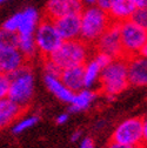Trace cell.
<instances>
[{"label":"cell","mask_w":147,"mask_h":148,"mask_svg":"<svg viewBox=\"0 0 147 148\" xmlns=\"http://www.w3.org/2000/svg\"><path fill=\"white\" fill-rule=\"evenodd\" d=\"M99 85L100 92L109 100H113L118 94L124 92L130 86L127 78V59H113L111 64L101 71Z\"/></svg>","instance_id":"cell-1"},{"label":"cell","mask_w":147,"mask_h":148,"mask_svg":"<svg viewBox=\"0 0 147 148\" xmlns=\"http://www.w3.org/2000/svg\"><path fill=\"white\" fill-rule=\"evenodd\" d=\"M80 38L86 44L94 46L98 39L106 32V29L112 25L107 11L100 8L99 6L84 8L80 13Z\"/></svg>","instance_id":"cell-2"},{"label":"cell","mask_w":147,"mask_h":148,"mask_svg":"<svg viewBox=\"0 0 147 148\" xmlns=\"http://www.w3.org/2000/svg\"><path fill=\"white\" fill-rule=\"evenodd\" d=\"M8 77L11 85L7 98L21 108L27 109L34 95V75L31 65L25 64Z\"/></svg>","instance_id":"cell-3"},{"label":"cell","mask_w":147,"mask_h":148,"mask_svg":"<svg viewBox=\"0 0 147 148\" xmlns=\"http://www.w3.org/2000/svg\"><path fill=\"white\" fill-rule=\"evenodd\" d=\"M91 45L86 44L81 39L63 41L60 47L54 52L49 59L57 64L61 69L82 66L89 58Z\"/></svg>","instance_id":"cell-4"},{"label":"cell","mask_w":147,"mask_h":148,"mask_svg":"<svg viewBox=\"0 0 147 148\" xmlns=\"http://www.w3.org/2000/svg\"><path fill=\"white\" fill-rule=\"evenodd\" d=\"M34 40L38 49V54L41 59L49 58L63 44V39L59 35L54 21L44 16L39 23L34 33Z\"/></svg>","instance_id":"cell-5"},{"label":"cell","mask_w":147,"mask_h":148,"mask_svg":"<svg viewBox=\"0 0 147 148\" xmlns=\"http://www.w3.org/2000/svg\"><path fill=\"white\" fill-rule=\"evenodd\" d=\"M119 29L124 58L127 59L138 55L142 46L147 42V31L138 26L132 20L120 23Z\"/></svg>","instance_id":"cell-6"},{"label":"cell","mask_w":147,"mask_h":148,"mask_svg":"<svg viewBox=\"0 0 147 148\" xmlns=\"http://www.w3.org/2000/svg\"><path fill=\"white\" fill-rule=\"evenodd\" d=\"M144 119L128 118L121 121L111 135V141L126 146H142Z\"/></svg>","instance_id":"cell-7"},{"label":"cell","mask_w":147,"mask_h":148,"mask_svg":"<svg viewBox=\"0 0 147 148\" xmlns=\"http://www.w3.org/2000/svg\"><path fill=\"white\" fill-rule=\"evenodd\" d=\"M94 49H95V52H101V53L108 54L112 59L124 58L119 24L112 23V25L106 29V32L94 44Z\"/></svg>","instance_id":"cell-8"},{"label":"cell","mask_w":147,"mask_h":148,"mask_svg":"<svg viewBox=\"0 0 147 148\" xmlns=\"http://www.w3.org/2000/svg\"><path fill=\"white\" fill-rule=\"evenodd\" d=\"M82 10L81 0H48L45 7V16L57 20L69 14H80Z\"/></svg>","instance_id":"cell-9"},{"label":"cell","mask_w":147,"mask_h":148,"mask_svg":"<svg viewBox=\"0 0 147 148\" xmlns=\"http://www.w3.org/2000/svg\"><path fill=\"white\" fill-rule=\"evenodd\" d=\"M127 78L132 86H147V59L139 54L127 58Z\"/></svg>","instance_id":"cell-10"},{"label":"cell","mask_w":147,"mask_h":148,"mask_svg":"<svg viewBox=\"0 0 147 148\" xmlns=\"http://www.w3.org/2000/svg\"><path fill=\"white\" fill-rule=\"evenodd\" d=\"M53 21L59 35L61 36L64 41L80 38V27H81L80 14H69Z\"/></svg>","instance_id":"cell-11"},{"label":"cell","mask_w":147,"mask_h":148,"mask_svg":"<svg viewBox=\"0 0 147 148\" xmlns=\"http://www.w3.org/2000/svg\"><path fill=\"white\" fill-rule=\"evenodd\" d=\"M25 64L27 61L18 48H0V73L10 75Z\"/></svg>","instance_id":"cell-12"},{"label":"cell","mask_w":147,"mask_h":148,"mask_svg":"<svg viewBox=\"0 0 147 148\" xmlns=\"http://www.w3.org/2000/svg\"><path fill=\"white\" fill-rule=\"evenodd\" d=\"M59 79L73 93H78L85 88V67L76 66L61 71Z\"/></svg>","instance_id":"cell-13"},{"label":"cell","mask_w":147,"mask_h":148,"mask_svg":"<svg viewBox=\"0 0 147 148\" xmlns=\"http://www.w3.org/2000/svg\"><path fill=\"white\" fill-rule=\"evenodd\" d=\"M26 109L18 106L10 98L0 100V131L12 125L16 119H19Z\"/></svg>","instance_id":"cell-14"},{"label":"cell","mask_w":147,"mask_h":148,"mask_svg":"<svg viewBox=\"0 0 147 148\" xmlns=\"http://www.w3.org/2000/svg\"><path fill=\"white\" fill-rule=\"evenodd\" d=\"M137 7L132 0H115L107 10V13L111 18L112 23H124L131 20L133 13L135 12Z\"/></svg>","instance_id":"cell-15"},{"label":"cell","mask_w":147,"mask_h":148,"mask_svg":"<svg viewBox=\"0 0 147 148\" xmlns=\"http://www.w3.org/2000/svg\"><path fill=\"white\" fill-rule=\"evenodd\" d=\"M20 13V24L18 28L19 35H34L35 29L41 21V15L34 7H26Z\"/></svg>","instance_id":"cell-16"},{"label":"cell","mask_w":147,"mask_h":148,"mask_svg":"<svg viewBox=\"0 0 147 148\" xmlns=\"http://www.w3.org/2000/svg\"><path fill=\"white\" fill-rule=\"evenodd\" d=\"M44 81H45L47 89L54 97H57L63 102L71 103V101L73 100V97H74V93H73L72 90H69L59 78L52 77V75H46L45 74Z\"/></svg>","instance_id":"cell-17"},{"label":"cell","mask_w":147,"mask_h":148,"mask_svg":"<svg viewBox=\"0 0 147 148\" xmlns=\"http://www.w3.org/2000/svg\"><path fill=\"white\" fill-rule=\"evenodd\" d=\"M97 98V93L94 90L88 89V88H84L82 90L74 93L73 100L71 101V106H69V110L72 113H78V112H84L89 108V106L92 105Z\"/></svg>","instance_id":"cell-18"},{"label":"cell","mask_w":147,"mask_h":148,"mask_svg":"<svg viewBox=\"0 0 147 148\" xmlns=\"http://www.w3.org/2000/svg\"><path fill=\"white\" fill-rule=\"evenodd\" d=\"M18 49L24 55L27 62L35 58V55L38 54V49H36L34 35H19Z\"/></svg>","instance_id":"cell-19"},{"label":"cell","mask_w":147,"mask_h":148,"mask_svg":"<svg viewBox=\"0 0 147 148\" xmlns=\"http://www.w3.org/2000/svg\"><path fill=\"white\" fill-rule=\"evenodd\" d=\"M84 67H85V88L91 89V87H93L97 82H99L100 73L102 69L93 58L88 59L84 65Z\"/></svg>","instance_id":"cell-20"},{"label":"cell","mask_w":147,"mask_h":148,"mask_svg":"<svg viewBox=\"0 0 147 148\" xmlns=\"http://www.w3.org/2000/svg\"><path fill=\"white\" fill-rule=\"evenodd\" d=\"M19 34L0 27V48H18Z\"/></svg>","instance_id":"cell-21"},{"label":"cell","mask_w":147,"mask_h":148,"mask_svg":"<svg viewBox=\"0 0 147 148\" xmlns=\"http://www.w3.org/2000/svg\"><path fill=\"white\" fill-rule=\"evenodd\" d=\"M38 122H39V116H36V115L27 116L25 119H21L20 121H18L13 126L12 132H13V134H20V133L27 131V129L32 128L35 123H38Z\"/></svg>","instance_id":"cell-22"},{"label":"cell","mask_w":147,"mask_h":148,"mask_svg":"<svg viewBox=\"0 0 147 148\" xmlns=\"http://www.w3.org/2000/svg\"><path fill=\"white\" fill-rule=\"evenodd\" d=\"M131 20L134 21L138 26L147 31V7L144 8H137L133 13Z\"/></svg>","instance_id":"cell-23"},{"label":"cell","mask_w":147,"mask_h":148,"mask_svg":"<svg viewBox=\"0 0 147 148\" xmlns=\"http://www.w3.org/2000/svg\"><path fill=\"white\" fill-rule=\"evenodd\" d=\"M41 60H43V64H44V71H45L46 75H52V77H57V78L60 77L63 69L57 64H54L49 58H45V59H41Z\"/></svg>","instance_id":"cell-24"},{"label":"cell","mask_w":147,"mask_h":148,"mask_svg":"<svg viewBox=\"0 0 147 148\" xmlns=\"http://www.w3.org/2000/svg\"><path fill=\"white\" fill-rule=\"evenodd\" d=\"M19 24H20V13L18 12V13L13 14L12 16H10L8 19H6L1 27L5 28V29H7V31H10V32H15V33H18Z\"/></svg>","instance_id":"cell-25"},{"label":"cell","mask_w":147,"mask_h":148,"mask_svg":"<svg viewBox=\"0 0 147 148\" xmlns=\"http://www.w3.org/2000/svg\"><path fill=\"white\" fill-rule=\"evenodd\" d=\"M10 85H11L10 77L7 75V74L0 73V100L8 97Z\"/></svg>","instance_id":"cell-26"},{"label":"cell","mask_w":147,"mask_h":148,"mask_svg":"<svg viewBox=\"0 0 147 148\" xmlns=\"http://www.w3.org/2000/svg\"><path fill=\"white\" fill-rule=\"evenodd\" d=\"M93 59L101 67V69H104L105 67H107L109 64L112 62V60H113L108 54H105V53H101V52H95V55L93 57Z\"/></svg>","instance_id":"cell-27"},{"label":"cell","mask_w":147,"mask_h":148,"mask_svg":"<svg viewBox=\"0 0 147 148\" xmlns=\"http://www.w3.org/2000/svg\"><path fill=\"white\" fill-rule=\"evenodd\" d=\"M80 148H95V143L92 138H85L80 143Z\"/></svg>","instance_id":"cell-28"},{"label":"cell","mask_w":147,"mask_h":148,"mask_svg":"<svg viewBox=\"0 0 147 148\" xmlns=\"http://www.w3.org/2000/svg\"><path fill=\"white\" fill-rule=\"evenodd\" d=\"M106 148H144V147L142 146H126V145H120V143L109 141V143L107 145Z\"/></svg>","instance_id":"cell-29"},{"label":"cell","mask_w":147,"mask_h":148,"mask_svg":"<svg viewBox=\"0 0 147 148\" xmlns=\"http://www.w3.org/2000/svg\"><path fill=\"white\" fill-rule=\"evenodd\" d=\"M114 1L115 0H98V6L105 11H107Z\"/></svg>","instance_id":"cell-30"},{"label":"cell","mask_w":147,"mask_h":148,"mask_svg":"<svg viewBox=\"0 0 147 148\" xmlns=\"http://www.w3.org/2000/svg\"><path fill=\"white\" fill-rule=\"evenodd\" d=\"M142 147L147 148V118L144 119V133H142Z\"/></svg>","instance_id":"cell-31"},{"label":"cell","mask_w":147,"mask_h":148,"mask_svg":"<svg viewBox=\"0 0 147 148\" xmlns=\"http://www.w3.org/2000/svg\"><path fill=\"white\" fill-rule=\"evenodd\" d=\"M81 3H82L84 8L98 6V0H81Z\"/></svg>","instance_id":"cell-32"},{"label":"cell","mask_w":147,"mask_h":148,"mask_svg":"<svg viewBox=\"0 0 147 148\" xmlns=\"http://www.w3.org/2000/svg\"><path fill=\"white\" fill-rule=\"evenodd\" d=\"M68 120V114H60V115H58L57 116V119H56V121H57V123L58 125H64L66 121Z\"/></svg>","instance_id":"cell-33"},{"label":"cell","mask_w":147,"mask_h":148,"mask_svg":"<svg viewBox=\"0 0 147 148\" xmlns=\"http://www.w3.org/2000/svg\"><path fill=\"white\" fill-rule=\"evenodd\" d=\"M133 4L135 5L137 8H144L147 7V0H132Z\"/></svg>","instance_id":"cell-34"},{"label":"cell","mask_w":147,"mask_h":148,"mask_svg":"<svg viewBox=\"0 0 147 148\" xmlns=\"http://www.w3.org/2000/svg\"><path fill=\"white\" fill-rule=\"evenodd\" d=\"M81 135H82L81 131H76L74 133L72 134V136H71V141H72V142H76V141H78L79 139H81Z\"/></svg>","instance_id":"cell-35"},{"label":"cell","mask_w":147,"mask_h":148,"mask_svg":"<svg viewBox=\"0 0 147 148\" xmlns=\"http://www.w3.org/2000/svg\"><path fill=\"white\" fill-rule=\"evenodd\" d=\"M139 55H140V57H142V58H145V59H147V42H146V44L142 46V48L140 49Z\"/></svg>","instance_id":"cell-36"},{"label":"cell","mask_w":147,"mask_h":148,"mask_svg":"<svg viewBox=\"0 0 147 148\" xmlns=\"http://www.w3.org/2000/svg\"><path fill=\"white\" fill-rule=\"evenodd\" d=\"M6 1V0H0V4H1V3H5Z\"/></svg>","instance_id":"cell-37"}]
</instances>
